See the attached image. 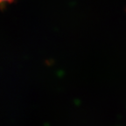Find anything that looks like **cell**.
I'll list each match as a JSON object with an SVG mask.
<instances>
[{
    "instance_id": "cell-1",
    "label": "cell",
    "mask_w": 126,
    "mask_h": 126,
    "mask_svg": "<svg viewBox=\"0 0 126 126\" xmlns=\"http://www.w3.org/2000/svg\"><path fill=\"white\" fill-rule=\"evenodd\" d=\"M12 0H0V3H4V2H11Z\"/></svg>"
}]
</instances>
